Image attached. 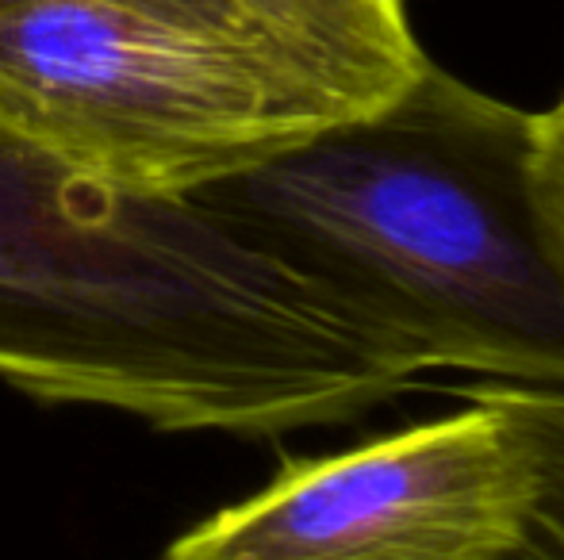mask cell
Instances as JSON below:
<instances>
[{
  "label": "cell",
  "instance_id": "obj_1",
  "mask_svg": "<svg viewBox=\"0 0 564 560\" xmlns=\"http://www.w3.org/2000/svg\"><path fill=\"white\" fill-rule=\"evenodd\" d=\"M442 361L200 196H139L0 123V381L158 430L346 422Z\"/></svg>",
  "mask_w": 564,
  "mask_h": 560
},
{
  "label": "cell",
  "instance_id": "obj_2",
  "mask_svg": "<svg viewBox=\"0 0 564 560\" xmlns=\"http://www.w3.org/2000/svg\"><path fill=\"white\" fill-rule=\"evenodd\" d=\"M534 116L434 62L388 105L196 193L296 250L438 353L564 388V239Z\"/></svg>",
  "mask_w": 564,
  "mask_h": 560
},
{
  "label": "cell",
  "instance_id": "obj_3",
  "mask_svg": "<svg viewBox=\"0 0 564 560\" xmlns=\"http://www.w3.org/2000/svg\"><path fill=\"white\" fill-rule=\"evenodd\" d=\"M388 100L273 31L97 0L0 12V123L139 196H196Z\"/></svg>",
  "mask_w": 564,
  "mask_h": 560
},
{
  "label": "cell",
  "instance_id": "obj_4",
  "mask_svg": "<svg viewBox=\"0 0 564 560\" xmlns=\"http://www.w3.org/2000/svg\"><path fill=\"white\" fill-rule=\"evenodd\" d=\"M468 411L292 461L165 560H503L542 492V438L507 381Z\"/></svg>",
  "mask_w": 564,
  "mask_h": 560
},
{
  "label": "cell",
  "instance_id": "obj_5",
  "mask_svg": "<svg viewBox=\"0 0 564 560\" xmlns=\"http://www.w3.org/2000/svg\"><path fill=\"white\" fill-rule=\"evenodd\" d=\"M281 35L395 97L426 69L403 0H250Z\"/></svg>",
  "mask_w": 564,
  "mask_h": 560
},
{
  "label": "cell",
  "instance_id": "obj_6",
  "mask_svg": "<svg viewBox=\"0 0 564 560\" xmlns=\"http://www.w3.org/2000/svg\"><path fill=\"white\" fill-rule=\"evenodd\" d=\"M507 384L542 438V492L522 526V538L503 560H564V388L561 384Z\"/></svg>",
  "mask_w": 564,
  "mask_h": 560
},
{
  "label": "cell",
  "instance_id": "obj_7",
  "mask_svg": "<svg viewBox=\"0 0 564 560\" xmlns=\"http://www.w3.org/2000/svg\"><path fill=\"white\" fill-rule=\"evenodd\" d=\"M20 4H43V0H0V12H4V8H20ZM97 4H119V8H134V12L165 15V20L208 23V28L273 31V35H281V31H276L273 23H269L265 15L250 4V0H97ZM281 39H289V35H281ZM289 43H292V39H289ZM304 51H307V46H304ZM323 62H327V58H323ZM330 66H335V62H330ZM365 85H369V81H365ZM372 89H377V85H372Z\"/></svg>",
  "mask_w": 564,
  "mask_h": 560
},
{
  "label": "cell",
  "instance_id": "obj_8",
  "mask_svg": "<svg viewBox=\"0 0 564 560\" xmlns=\"http://www.w3.org/2000/svg\"><path fill=\"white\" fill-rule=\"evenodd\" d=\"M538 146H534V169H538V188L542 200L550 208L553 227L564 239V100L553 112L534 116Z\"/></svg>",
  "mask_w": 564,
  "mask_h": 560
}]
</instances>
